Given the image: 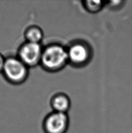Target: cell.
Returning <instances> with one entry per match:
<instances>
[{
  "mask_svg": "<svg viewBox=\"0 0 132 133\" xmlns=\"http://www.w3.org/2000/svg\"><path fill=\"white\" fill-rule=\"evenodd\" d=\"M26 39L28 42L39 43L43 39V32L37 28H30L26 32Z\"/></svg>",
  "mask_w": 132,
  "mask_h": 133,
  "instance_id": "obj_7",
  "label": "cell"
},
{
  "mask_svg": "<svg viewBox=\"0 0 132 133\" xmlns=\"http://www.w3.org/2000/svg\"><path fill=\"white\" fill-rule=\"evenodd\" d=\"M68 125L69 119L67 114L55 111L46 118L44 129L46 133H65Z\"/></svg>",
  "mask_w": 132,
  "mask_h": 133,
  "instance_id": "obj_3",
  "label": "cell"
},
{
  "mask_svg": "<svg viewBox=\"0 0 132 133\" xmlns=\"http://www.w3.org/2000/svg\"><path fill=\"white\" fill-rule=\"evenodd\" d=\"M68 60V50L60 45H51L43 51L41 62L47 70H58Z\"/></svg>",
  "mask_w": 132,
  "mask_h": 133,
  "instance_id": "obj_1",
  "label": "cell"
},
{
  "mask_svg": "<svg viewBox=\"0 0 132 133\" xmlns=\"http://www.w3.org/2000/svg\"><path fill=\"white\" fill-rule=\"evenodd\" d=\"M43 51L40 43L27 42L21 47L19 59L27 66H34L41 61Z\"/></svg>",
  "mask_w": 132,
  "mask_h": 133,
  "instance_id": "obj_4",
  "label": "cell"
},
{
  "mask_svg": "<svg viewBox=\"0 0 132 133\" xmlns=\"http://www.w3.org/2000/svg\"><path fill=\"white\" fill-rule=\"evenodd\" d=\"M3 71L9 81L13 83H20L27 77V66L20 59L9 58L5 60Z\"/></svg>",
  "mask_w": 132,
  "mask_h": 133,
  "instance_id": "obj_2",
  "label": "cell"
},
{
  "mask_svg": "<svg viewBox=\"0 0 132 133\" xmlns=\"http://www.w3.org/2000/svg\"><path fill=\"white\" fill-rule=\"evenodd\" d=\"M105 1H86L84 6L91 12H97L103 8Z\"/></svg>",
  "mask_w": 132,
  "mask_h": 133,
  "instance_id": "obj_8",
  "label": "cell"
},
{
  "mask_svg": "<svg viewBox=\"0 0 132 133\" xmlns=\"http://www.w3.org/2000/svg\"><path fill=\"white\" fill-rule=\"evenodd\" d=\"M53 106L56 112L66 113L70 106L69 99L63 95L56 96L53 101Z\"/></svg>",
  "mask_w": 132,
  "mask_h": 133,
  "instance_id": "obj_6",
  "label": "cell"
},
{
  "mask_svg": "<svg viewBox=\"0 0 132 133\" xmlns=\"http://www.w3.org/2000/svg\"><path fill=\"white\" fill-rule=\"evenodd\" d=\"M5 63V60H4L3 57L0 55V71H3Z\"/></svg>",
  "mask_w": 132,
  "mask_h": 133,
  "instance_id": "obj_9",
  "label": "cell"
},
{
  "mask_svg": "<svg viewBox=\"0 0 132 133\" xmlns=\"http://www.w3.org/2000/svg\"><path fill=\"white\" fill-rule=\"evenodd\" d=\"M68 60L75 65H83L88 63L91 57V51L83 43L73 44L68 50Z\"/></svg>",
  "mask_w": 132,
  "mask_h": 133,
  "instance_id": "obj_5",
  "label": "cell"
}]
</instances>
